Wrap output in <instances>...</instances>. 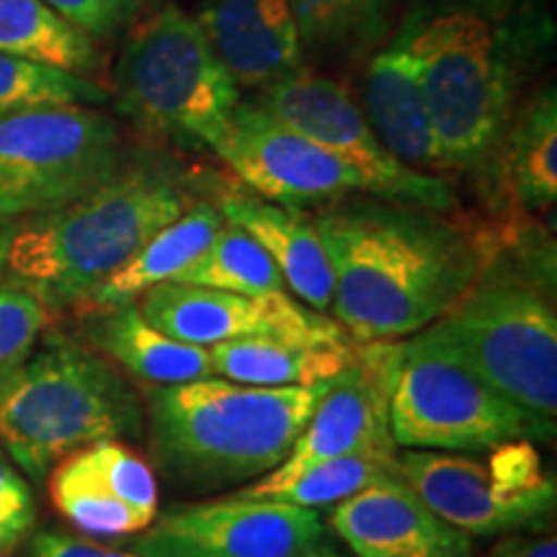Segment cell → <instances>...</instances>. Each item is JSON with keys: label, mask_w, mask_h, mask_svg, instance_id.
Here are the masks:
<instances>
[{"label": "cell", "mask_w": 557, "mask_h": 557, "mask_svg": "<svg viewBox=\"0 0 557 557\" xmlns=\"http://www.w3.org/2000/svg\"><path fill=\"white\" fill-rule=\"evenodd\" d=\"M413 47L447 176H475L555 50L553 0H408Z\"/></svg>", "instance_id": "6da1fadb"}, {"label": "cell", "mask_w": 557, "mask_h": 557, "mask_svg": "<svg viewBox=\"0 0 557 557\" xmlns=\"http://www.w3.org/2000/svg\"><path fill=\"white\" fill-rule=\"evenodd\" d=\"M333 269V315L357 344L429 329L475 282L480 233L447 214L351 194L312 214Z\"/></svg>", "instance_id": "7a4b0ae2"}, {"label": "cell", "mask_w": 557, "mask_h": 557, "mask_svg": "<svg viewBox=\"0 0 557 557\" xmlns=\"http://www.w3.org/2000/svg\"><path fill=\"white\" fill-rule=\"evenodd\" d=\"M199 178L160 148L127 150L103 184L11 227L3 271L47 310H78L152 235L194 205Z\"/></svg>", "instance_id": "3957f363"}, {"label": "cell", "mask_w": 557, "mask_h": 557, "mask_svg": "<svg viewBox=\"0 0 557 557\" xmlns=\"http://www.w3.org/2000/svg\"><path fill=\"white\" fill-rule=\"evenodd\" d=\"M513 227L511 235H480L485 261L475 282L418 336L537 421L555 426V246L545 233Z\"/></svg>", "instance_id": "277c9868"}, {"label": "cell", "mask_w": 557, "mask_h": 557, "mask_svg": "<svg viewBox=\"0 0 557 557\" xmlns=\"http://www.w3.org/2000/svg\"><path fill=\"white\" fill-rule=\"evenodd\" d=\"M329 382L259 387L205 377L148 387L152 459L186 491H218L263 478L287 459Z\"/></svg>", "instance_id": "5b68a950"}, {"label": "cell", "mask_w": 557, "mask_h": 557, "mask_svg": "<svg viewBox=\"0 0 557 557\" xmlns=\"http://www.w3.org/2000/svg\"><path fill=\"white\" fill-rule=\"evenodd\" d=\"M145 408L107 357L50 333L37 351L0 374V442L34 483L96 442L137 438Z\"/></svg>", "instance_id": "8992f818"}, {"label": "cell", "mask_w": 557, "mask_h": 557, "mask_svg": "<svg viewBox=\"0 0 557 557\" xmlns=\"http://www.w3.org/2000/svg\"><path fill=\"white\" fill-rule=\"evenodd\" d=\"M238 103V83L199 21L173 0L129 32L114 70V107L139 135L214 150Z\"/></svg>", "instance_id": "52a82bcc"}, {"label": "cell", "mask_w": 557, "mask_h": 557, "mask_svg": "<svg viewBox=\"0 0 557 557\" xmlns=\"http://www.w3.org/2000/svg\"><path fill=\"white\" fill-rule=\"evenodd\" d=\"M529 410L496 393L468 367L431 348L418 333L400 338L389 398V436L398 449L491 451L517 438H553Z\"/></svg>", "instance_id": "ba28073f"}, {"label": "cell", "mask_w": 557, "mask_h": 557, "mask_svg": "<svg viewBox=\"0 0 557 557\" xmlns=\"http://www.w3.org/2000/svg\"><path fill=\"white\" fill-rule=\"evenodd\" d=\"M124 158L120 124L86 103L5 116L0 120V220L65 207L103 184Z\"/></svg>", "instance_id": "9c48e42d"}, {"label": "cell", "mask_w": 557, "mask_h": 557, "mask_svg": "<svg viewBox=\"0 0 557 557\" xmlns=\"http://www.w3.org/2000/svg\"><path fill=\"white\" fill-rule=\"evenodd\" d=\"M256 103L357 173L364 181L369 197L400 201L438 214H449L459 207L449 178L408 169L389 156L367 122L357 96L331 75L302 67L287 81L259 90Z\"/></svg>", "instance_id": "30bf717a"}, {"label": "cell", "mask_w": 557, "mask_h": 557, "mask_svg": "<svg viewBox=\"0 0 557 557\" xmlns=\"http://www.w3.org/2000/svg\"><path fill=\"white\" fill-rule=\"evenodd\" d=\"M325 529L315 508L233 496L163 508L127 549L139 557H297Z\"/></svg>", "instance_id": "8fae6325"}, {"label": "cell", "mask_w": 557, "mask_h": 557, "mask_svg": "<svg viewBox=\"0 0 557 557\" xmlns=\"http://www.w3.org/2000/svg\"><path fill=\"white\" fill-rule=\"evenodd\" d=\"M135 305L152 329L201 348L235 338H276L305 346L354 344L336 318L312 310L284 289L246 297L197 284L160 282L143 292Z\"/></svg>", "instance_id": "7c38bea8"}, {"label": "cell", "mask_w": 557, "mask_h": 557, "mask_svg": "<svg viewBox=\"0 0 557 557\" xmlns=\"http://www.w3.org/2000/svg\"><path fill=\"white\" fill-rule=\"evenodd\" d=\"M212 152L256 197L278 207H325L351 194H367L357 173L256 101L235 107Z\"/></svg>", "instance_id": "4fadbf2b"}, {"label": "cell", "mask_w": 557, "mask_h": 557, "mask_svg": "<svg viewBox=\"0 0 557 557\" xmlns=\"http://www.w3.org/2000/svg\"><path fill=\"white\" fill-rule=\"evenodd\" d=\"M398 361L400 338L357 344L351 364L329 382L287 459L263 478L287 480L312 465L346 455H395L389 398Z\"/></svg>", "instance_id": "5bb4252c"}, {"label": "cell", "mask_w": 557, "mask_h": 557, "mask_svg": "<svg viewBox=\"0 0 557 557\" xmlns=\"http://www.w3.org/2000/svg\"><path fill=\"white\" fill-rule=\"evenodd\" d=\"M393 470L438 519L470 540L545 532L553 524L557 500L504 496L483 459L451 451L398 449Z\"/></svg>", "instance_id": "9a60e30c"}, {"label": "cell", "mask_w": 557, "mask_h": 557, "mask_svg": "<svg viewBox=\"0 0 557 557\" xmlns=\"http://www.w3.org/2000/svg\"><path fill=\"white\" fill-rule=\"evenodd\" d=\"M325 527L351 557H472V540L393 472L331 506Z\"/></svg>", "instance_id": "2e32d148"}, {"label": "cell", "mask_w": 557, "mask_h": 557, "mask_svg": "<svg viewBox=\"0 0 557 557\" xmlns=\"http://www.w3.org/2000/svg\"><path fill=\"white\" fill-rule=\"evenodd\" d=\"M500 218L553 209L557 201V88L545 83L519 103L475 173Z\"/></svg>", "instance_id": "e0dca14e"}, {"label": "cell", "mask_w": 557, "mask_h": 557, "mask_svg": "<svg viewBox=\"0 0 557 557\" xmlns=\"http://www.w3.org/2000/svg\"><path fill=\"white\" fill-rule=\"evenodd\" d=\"M359 107L389 156L408 169L447 178L423 94L421 67L398 24L385 45L364 62Z\"/></svg>", "instance_id": "ac0fdd59"}, {"label": "cell", "mask_w": 557, "mask_h": 557, "mask_svg": "<svg viewBox=\"0 0 557 557\" xmlns=\"http://www.w3.org/2000/svg\"><path fill=\"white\" fill-rule=\"evenodd\" d=\"M194 18L238 88L263 90L308 67L289 0H201Z\"/></svg>", "instance_id": "d6986e66"}, {"label": "cell", "mask_w": 557, "mask_h": 557, "mask_svg": "<svg viewBox=\"0 0 557 557\" xmlns=\"http://www.w3.org/2000/svg\"><path fill=\"white\" fill-rule=\"evenodd\" d=\"M218 209L222 220L246 230L267 250L292 295L318 312L331 310L336 282L310 214L238 189L222 191Z\"/></svg>", "instance_id": "ffe728a7"}, {"label": "cell", "mask_w": 557, "mask_h": 557, "mask_svg": "<svg viewBox=\"0 0 557 557\" xmlns=\"http://www.w3.org/2000/svg\"><path fill=\"white\" fill-rule=\"evenodd\" d=\"M81 333L94 351L148 387L214 377L207 348L181 344L152 329L135 302L83 312Z\"/></svg>", "instance_id": "44dd1931"}, {"label": "cell", "mask_w": 557, "mask_h": 557, "mask_svg": "<svg viewBox=\"0 0 557 557\" xmlns=\"http://www.w3.org/2000/svg\"><path fill=\"white\" fill-rule=\"evenodd\" d=\"M403 0H289L308 67L364 65L398 24Z\"/></svg>", "instance_id": "7402d4cb"}, {"label": "cell", "mask_w": 557, "mask_h": 557, "mask_svg": "<svg viewBox=\"0 0 557 557\" xmlns=\"http://www.w3.org/2000/svg\"><path fill=\"white\" fill-rule=\"evenodd\" d=\"M222 225L225 220L218 207L209 201H194L181 218L152 235L120 271H114L107 282L90 292L78 310L94 312L135 302L143 292L156 284L173 282L191 261L205 253Z\"/></svg>", "instance_id": "603a6c76"}, {"label": "cell", "mask_w": 557, "mask_h": 557, "mask_svg": "<svg viewBox=\"0 0 557 557\" xmlns=\"http://www.w3.org/2000/svg\"><path fill=\"white\" fill-rule=\"evenodd\" d=\"M348 346H305L276 338H235L209 346L214 377L259 387H310L338 377L351 364Z\"/></svg>", "instance_id": "cb8c5ba5"}, {"label": "cell", "mask_w": 557, "mask_h": 557, "mask_svg": "<svg viewBox=\"0 0 557 557\" xmlns=\"http://www.w3.org/2000/svg\"><path fill=\"white\" fill-rule=\"evenodd\" d=\"M0 54L96 81L103 60L96 41L41 0H0Z\"/></svg>", "instance_id": "d4e9b609"}, {"label": "cell", "mask_w": 557, "mask_h": 557, "mask_svg": "<svg viewBox=\"0 0 557 557\" xmlns=\"http://www.w3.org/2000/svg\"><path fill=\"white\" fill-rule=\"evenodd\" d=\"M50 496L58 511L83 534L101 540H120L139 534L150 524L114 496L96 468L88 447L54 465L50 472Z\"/></svg>", "instance_id": "484cf974"}, {"label": "cell", "mask_w": 557, "mask_h": 557, "mask_svg": "<svg viewBox=\"0 0 557 557\" xmlns=\"http://www.w3.org/2000/svg\"><path fill=\"white\" fill-rule=\"evenodd\" d=\"M395 455H346L325 462L312 465V468L297 472L287 480H267L259 478L256 483L240 487L235 496L253 500H278V504H292L302 508L336 506L341 500L357 496L374 480L393 472Z\"/></svg>", "instance_id": "4316f807"}, {"label": "cell", "mask_w": 557, "mask_h": 557, "mask_svg": "<svg viewBox=\"0 0 557 557\" xmlns=\"http://www.w3.org/2000/svg\"><path fill=\"white\" fill-rule=\"evenodd\" d=\"M173 282L197 284V287L222 289L246 297L284 289V278L267 250L250 238L246 230L230 225V222L220 227V233L205 248V253L197 261H191Z\"/></svg>", "instance_id": "83f0119b"}, {"label": "cell", "mask_w": 557, "mask_h": 557, "mask_svg": "<svg viewBox=\"0 0 557 557\" xmlns=\"http://www.w3.org/2000/svg\"><path fill=\"white\" fill-rule=\"evenodd\" d=\"M107 99V88L99 81L0 54V120L26 109L60 107V103L96 107Z\"/></svg>", "instance_id": "f1b7e54d"}, {"label": "cell", "mask_w": 557, "mask_h": 557, "mask_svg": "<svg viewBox=\"0 0 557 557\" xmlns=\"http://www.w3.org/2000/svg\"><path fill=\"white\" fill-rule=\"evenodd\" d=\"M88 451L114 496L150 524L158 513V480L150 465L114 438L90 444Z\"/></svg>", "instance_id": "f546056e"}, {"label": "cell", "mask_w": 557, "mask_h": 557, "mask_svg": "<svg viewBox=\"0 0 557 557\" xmlns=\"http://www.w3.org/2000/svg\"><path fill=\"white\" fill-rule=\"evenodd\" d=\"M50 323V310L18 287H0V374L24 361Z\"/></svg>", "instance_id": "4dcf8cb0"}, {"label": "cell", "mask_w": 557, "mask_h": 557, "mask_svg": "<svg viewBox=\"0 0 557 557\" xmlns=\"http://www.w3.org/2000/svg\"><path fill=\"white\" fill-rule=\"evenodd\" d=\"M37 500L26 478L0 455V557H11L32 537Z\"/></svg>", "instance_id": "1f68e13d"}, {"label": "cell", "mask_w": 557, "mask_h": 557, "mask_svg": "<svg viewBox=\"0 0 557 557\" xmlns=\"http://www.w3.org/2000/svg\"><path fill=\"white\" fill-rule=\"evenodd\" d=\"M94 41L120 34L137 18L139 0H41Z\"/></svg>", "instance_id": "d6a6232c"}, {"label": "cell", "mask_w": 557, "mask_h": 557, "mask_svg": "<svg viewBox=\"0 0 557 557\" xmlns=\"http://www.w3.org/2000/svg\"><path fill=\"white\" fill-rule=\"evenodd\" d=\"M26 557H139L132 549H116L101 542L75 537L60 529H41L26 540Z\"/></svg>", "instance_id": "836d02e7"}, {"label": "cell", "mask_w": 557, "mask_h": 557, "mask_svg": "<svg viewBox=\"0 0 557 557\" xmlns=\"http://www.w3.org/2000/svg\"><path fill=\"white\" fill-rule=\"evenodd\" d=\"M485 557H557V540L553 534H504Z\"/></svg>", "instance_id": "e575fe53"}, {"label": "cell", "mask_w": 557, "mask_h": 557, "mask_svg": "<svg viewBox=\"0 0 557 557\" xmlns=\"http://www.w3.org/2000/svg\"><path fill=\"white\" fill-rule=\"evenodd\" d=\"M297 557H351V555L344 553V549H341L333 540L320 537L315 545H310L305 553H299Z\"/></svg>", "instance_id": "d590c367"}, {"label": "cell", "mask_w": 557, "mask_h": 557, "mask_svg": "<svg viewBox=\"0 0 557 557\" xmlns=\"http://www.w3.org/2000/svg\"><path fill=\"white\" fill-rule=\"evenodd\" d=\"M9 233L11 227L0 220V271H3V261H5V246H9Z\"/></svg>", "instance_id": "8d00e7d4"}, {"label": "cell", "mask_w": 557, "mask_h": 557, "mask_svg": "<svg viewBox=\"0 0 557 557\" xmlns=\"http://www.w3.org/2000/svg\"><path fill=\"white\" fill-rule=\"evenodd\" d=\"M165 0H139V11H156L158 5H163Z\"/></svg>", "instance_id": "74e56055"}]
</instances>
